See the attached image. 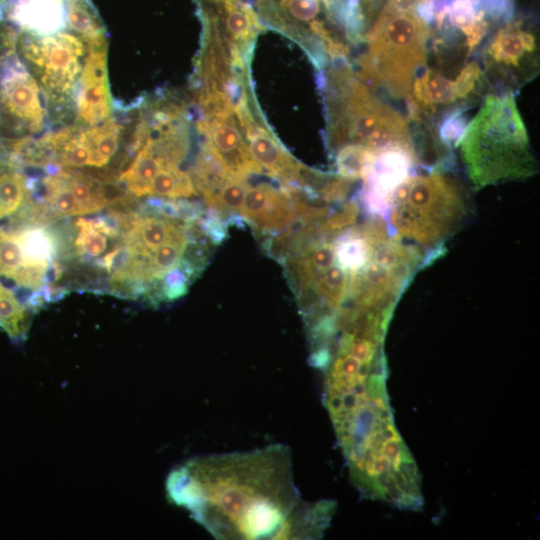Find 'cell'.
Here are the masks:
<instances>
[{"label": "cell", "instance_id": "1", "mask_svg": "<svg viewBox=\"0 0 540 540\" xmlns=\"http://www.w3.org/2000/svg\"><path fill=\"white\" fill-rule=\"evenodd\" d=\"M167 495L217 539H318L336 503L309 502L283 444L192 458L167 478Z\"/></svg>", "mask_w": 540, "mask_h": 540}, {"label": "cell", "instance_id": "2", "mask_svg": "<svg viewBox=\"0 0 540 540\" xmlns=\"http://www.w3.org/2000/svg\"><path fill=\"white\" fill-rule=\"evenodd\" d=\"M475 190L526 180L538 172L528 131L512 91L488 94L457 146Z\"/></svg>", "mask_w": 540, "mask_h": 540}, {"label": "cell", "instance_id": "3", "mask_svg": "<svg viewBox=\"0 0 540 540\" xmlns=\"http://www.w3.org/2000/svg\"><path fill=\"white\" fill-rule=\"evenodd\" d=\"M447 171L411 173L392 192L383 217L392 234L421 252L427 266L446 252V241L468 213L463 185Z\"/></svg>", "mask_w": 540, "mask_h": 540}, {"label": "cell", "instance_id": "4", "mask_svg": "<svg viewBox=\"0 0 540 540\" xmlns=\"http://www.w3.org/2000/svg\"><path fill=\"white\" fill-rule=\"evenodd\" d=\"M330 73L327 98V143L334 153L346 144H359L376 156L403 151L418 163L407 119L380 100L344 63Z\"/></svg>", "mask_w": 540, "mask_h": 540}, {"label": "cell", "instance_id": "5", "mask_svg": "<svg viewBox=\"0 0 540 540\" xmlns=\"http://www.w3.org/2000/svg\"><path fill=\"white\" fill-rule=\"evenodd\" d=\"M432 31L418 13L383 7L367 36L359 77L372 90L408 101L416 76L425 68Z\"/></svg>", "mask_w": 540, "mask_h": 540}, {"label": "cell", "instance_id": "6", "mask_svg": "<svg viewBox=\"0 0 540 540\" xmlns=\"http://www.w3.org/2000/svg\"><path fill=\"white\" fill-rule=\"evenodd\" d=\"M19 43L26 60L36 68L48 97L52 100L69 97L83 70L84 39L69 32L47 36L23 32Z\"/></svg>", "mask_w": 540, "mask_h": 540}, {"label": "cell", "instance_id": "7", "mask_svg": "<svg viewBox=\"0 0 540 540\" xmlns=\"http://www.w3.org/2000/svg\"><path fill=\"white\" fill-rule=\"evenodd\" d=\"M15 32L0 27V118L13 131H39L44 109L39 88L14 52Z\"/></svg>", "mask_w": 540, "mask_h": 540}, {"label": "cell", "instance_id": "8", "mask_svg": "<svg viewBox=\"0 0 540 540\" xmlns=\"http://www.w3.org/2000/svg\"><path fill=\"white\" fill-rule=\"evenodd\" d=\"M486 71L511 86L520 87L536 77L539 70L535 33L514 21L499 28L483 50Z\"/></svg>", "mask_w": 540, "mask_h": 540}, {"label": "cell", "instance_id": "9", "mask_svg": "<svg viewBox=\"0 0 540 540\" xmlns=\"http://www.w3.org/2000/svg\"><path fill=\"white\" fill-rule=\"evenodd\" d=\"M122 127L113 119L83 131L66 129L47 136L50 156L68 169H102L116 158Z\"/></svg>", "mask_w": 540, "mask_h": 540}, {"label": "cell", "instance_id": "10", "mask_svg": "<svg viewBox=\"0 0 540 540\" xmlns=\"http://www.w3.org/2000/svg\"><path fill=\"white\" fill-rule=\"evenodd\" d=\"M236 115L235 109L209 113L200 124V130L226 172L234 178L247 180L262 170L251 157L240 130L241 124L236 123Z\"/></svg>", "mask_w": 540, "mask_h": 540}, {"label": "cell", "instance_id": "11", "mask_svg": "<svg viewBox=\"0 0 540 540\" xmlns=\"http://www.w3.org/2000/svg\"><path fill=\"white\" fill-rule=\"evenodd\" d=\"M240 215L261 240L281 233L296 221L286 189L268 184L248 186Z\"/></svg>", "mask_w": 540, "mask_h": 540}, {"label": "cell", "instance_id": "12", "mask_svg": "<svg viewBox=\"0 0 540 540\" xmlns=\"http://www.w3.org/2000/svg\"><path fill=\"white\" fill-rule=\"evenodd\" d=\"M251 157L270 176L280 180L284 188L300 184L304 166L293 158L280 142L249 113L239 117Z\"/></svg>", "mask_w": 540, "mask_h": 540}, {"label": "cell", "instance_id": "13", "mask_svg": "<svg viewBox=\"0 0 540 540\" xmlns=\"http://www.w3.org/2000/svg\"><path fill=\"white\" fill-rule=\"evenodd\" d=\"M77 110L79 118L87 126L98 125L108 119L110 105L106 53L101 46H95L84 62L77 96Z\"/></svg>", "mask_w": 540, "mask_h": 540}, {"label": "cell", "instance_id": "14", "mask_svg": "<svg viewBox=\"0 0 540 540\" xmlns=\"http://www.w3.org/2000/svg\"><path fill=\"white\" fill-rule=\"evenodd\" d=\"M462 100L456 79H449L439 70L424 68L414 79L408 107L420 114H432L439 108Z\"/></svg>", "mask_w": 540, "mask_h": 540}, {"label": "cell", "instance_id": "15", "mask_svg": "<svg viewBox=\"0 0 540 540\" xmlns=\"http://www.w3.org/2000/svg\"><path fill=\"white\" fill-rule=\"evenodd\" d=\"M34 312L0 283V328L14 341L25 340Z\"/></svg>", "mask_w": 540, "mask_h": 540}, {"label": "cell", "instance_id": "16", "mask_svg": "<svg viewBox=\"0 0 540 540\" xmlns=\"http://www.w3.org/2000/svg\"><path fill=\"white\" fill-rule=\"evenodd\" d=\"M197 194L192 177L179 165L162 167L152 179L148 192V196L169 200L190 198Z\"/></svg>", "mask_w": 540, "mask_h": 540}, {"label": "cell", "instance_id": "17", "mask_svg": "<svg viewBox=\"0 0 540 540\" xmlns=\"http://www.w3.org/2000/svg\"><path fill=\"white\" fill-rule=\"evenodd\" d=\"M337 174L350 181L364 180L369 174L376 155L359 144H346L334 153Z\"/></svg>", "mask_w": 540, "mask_h": 540}, {"label": "cell", "instance_id": "18", "mask_svg": "<svg viewBox=\"0 0 540 540\" xmlns=\"http://www.w3.org/2000/svg\"><path fill=\"white\" fill-rule=\"evenodd\" d=\"M279 10L282 15L273 18L271 21L275 26H279L284 19L297 23H309L312 29L317 15L320 12L319 0H279Z\"/></svg>", "mask_w": 540, "mask_h": 540}, {"label": "cell", "instance_id": "19", "mask_svg": "<svg viewBox=\"0 0 540 540\" xmlns=\"http://www.w3.org/2000/svg\"><path fill=\"white\" fill-rule=\"evenodd\" d=\"M465 126L466 122L463 110H453L443 118L439 126L438 136L448 148H451L452 144L457 146Z\"/></svg>", "mask_w": 540, "mask_h": 540}, {"label": "cell", "instance_id": "20", "mask_svg": "<svg viewBox=\"0 0 540 540\" xmlns=\"http://www.w3.org/2000/svg\"><path fill=\"white\" fill-rule=\"evenodd\" d=\"M384 6L398 12L418 13L425 9L423 17L427 21L433 15L432 0H386Z\"/></svg>", "mask_w": 540, "mask_h": 540}, {"label": "cell", "instance_id": "21", "mask_svg": "<svg viewBox=\"0 0 540 540\" xmlns=\"http://www.w3.org/2000/svg\"><path fill=\"white\" fill-rule=\"evenodd\" d=\"M362 1H364V2H370V1H372V0H362Z\"/></svg>", "mask_w": 540, "mask_h": 540}]
</instances>
